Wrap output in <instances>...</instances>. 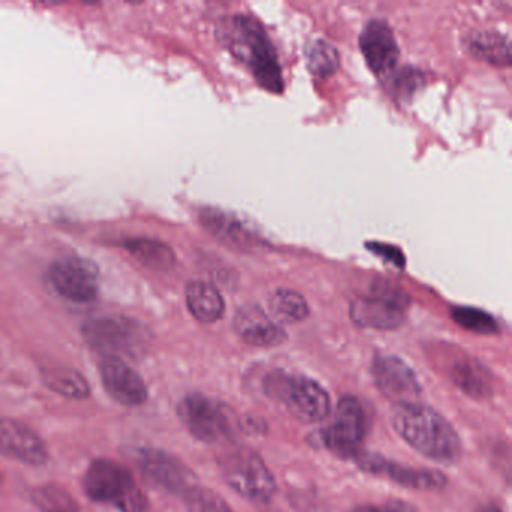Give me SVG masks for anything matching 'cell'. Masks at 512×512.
Wrapping results in <instances>:
<instances>
[{
	"mask_svg": "<svg viewBox=\"0 0 512 512\" xmlns=\"http://www.w3.org/2000/svg\"><path fill=\"white\" fill-rule=\"evenodd\" d=\"M391 425L395 433L428 460L440 464L458 463L463 454L460 436L451 422L427 404H394Z\"/></svg>",
	"mask_w": 512,
	"mask_h": 512,
	"instance_id": "6da1fadb",
	"label": "cell"
},
{
	"mask_svg": "<svg viewBox=\"0 0 512 512\" xmlns=\"http://www.w3.org/2000/svg\"><path fill=\"white\" fill-rule=\"evenodd\" d=\"M217 37L239 62L250 68L263 89L274 94L283 92V76L274 46L259 22L244 14L227 17L218 25Z\"/></svg>",
	"mask_w": 512,
	"mask_h": 512,
	"instance_id": "7a4b0ae2",
	"label": "cell"
},
{
	"mask_svg": "<svg viewBox=\"0 0 512 512\" xmlns=\"http://www.w3.org/2000/svg\"><path fill=\"white\" fill-rule=\"evenodd\" d=\"M263 392L271 400L284 404L305 424H319L331 415V397L328 391L310 377L272 370L263 377Z\"/></svg>",
	"mask_w": 512,
	"mask_h": 512,
	"instance_id": "3957f363",
	"label": "cell"
},
{
	"mask_svg": "<svg viewBox=\"0 0 512 512\" xmlns=\"http://www.w3.org/2000/svg\"><path fill=\"white\" fill-rule=\"evenodd\" d=\"M89 499L110 505L119 512H148L149 500L133 473L115 460L98 458L89 464L83 478Z\"/></svg>",
	"mask_w": 512,
	"mask_h": 512,
	"instance_id": "277c9868",
	"label": "cell"
},
{
	"mask_svg": "<svg viewBox=\"0 0 512 512\" xmlns=\"http://www.w3.org/2000/svg\"><path fill=\"white\" fill-rule=\"evenodd\" d=\"M224 482L239 496L257 506L269 505L277 481L263 458L247 446L233 445L218 460Z\"/></svg>",
	"mask_w": 512,
	"mask_h": 512,
	"instance_id": "5b68a950",
	"label": "cell"
},
{
	"mask_svg": "<svg viewBox=\"0 0 512 512\" xmlns=\"http://www.w3.org/2000/svg\"><path fill=\"white\" fill-rule=\"evenodd\" d=\"M176 412L188 433L208 445L233 443L239 430V421L226 403L200 392L185 395Z\"/></svg>",
	"mask_w": 512,
	"mask_h": 512,
	"instance_id": "8992f818",
	"label": "cell"
},
{
	"mask_svg": "<svg viewBox=\"0 0 512 512\" xmlns=\"http://www.w3.org/2000/svg\"><path fill=\"white\" fill-rule=\"evenodd\" d=\"M368 428L370 416L362 401L355 395H344L338 400L331 422L310 439L343 460H355L362 452Z\"/></svg>",
	"mask_w": 512,
	"mask_h": 512,
	"instance_id": "52a82bcc",
	"label": "cell"
},
{
	"mask_svg": "<svg viewBox=\"0 0 512 512\" xmlns=\"http://www.w3.org/2000/svg\"><path fill=\"white\" fill-rule=\"evenodd\" d=\"M86 343L104 356H137L149 344V332L142 323L125 316L95 317L82 328Z\"/></svg>",
	"mask_w": 512,
	"mask_h": 512,
	"instance_id": "ba28073f",
	"label": "cell"
},
{
	"mask_svg": "<svg viewBox=\"0 0 512 512\" xmlns=\"http://www.w3.org/2000/svg\"><path fill=\"white\" fill-rule=\"evenodd\" d=\"M407 305L409 298L406 293L380 283L368 295L353 299L350 304V317L362 328L392 331L403 325Z\"/></svg>",
	"mask_w": 512,
	"mask_h": 512,
	"instance_id": "9c48e42d",
	"label": "cell"
},
{
	"mask_svg": "<svg viewBox=\"0 0 512 512\" xmlns=\"http://www.w3.org/2000/svg\"><path fill=\"white\" fill-rule=\"evenodd\" d=\"M136 464L140 473L160 490L181 496L197 485L196 473L175 455L163 449H137Z\"/></svg>",
	"mask_w": 512,
	"mask_h": 512,
	"instance_id": "30bf717a",
	"label": "cell"
},
{
	"mask_svg": "<svg viewBox=\"0 0 512 512\" xmlns=\"http://www.w3.org/2000/svg\"><path fill=\"white\" fill-rule=\"evenodd\" d=\"M353 461L362 472L388 478L407 490L440 491L448 485V478L439 470L401 466L383 455L362 451Z\"/></svg>",
	"mask_w": 512,
	"mask_h": 512,
	"instance_id": "8fae6325",
	"label": "cell"
},
{
	"mask_svg": "<svg viewBox=\"0 0 512 512\" xmlns=\"http://www.w3.org/2000/svg\"><path fill=\"white\" fill-rule=\"evenodd\" d=\"M49 280L62 298L77 304L94 301L100 292L98 269L94 263L79 257L53 263L49 269Z\"/></svg>",
	"mask_w": 512,
	"mask_h": 512,
	"instance_id": "7c38bea8",
	"label": "cell"
},
{
	"mask_svg": "<svg viewBox=\"0 0 512 512\" xmlns=\"http://www.w3.org/2000/svg\"><path fill=\"white\" fill-rule=\"evenodd\" d=\"M371 373L380 394L394 404L412 403L422 394L418 374L400 356H377Z\"/></svg>",
	"mask_w": 512,
	"mask_h": 512,
	"instance_id": "4fadbf2b",
	"label": "cell"
},
{
	"mask_svg": "<svg viewBox=\"0 0 512 512\" xmlns=\"http://www.w3.org/2000/svg\"><path fill=\"white\" fill-rule=\"evenodd\" d=\"M101 383L107 394L122 406L137 407L148 401L149 391L143 377L118 356H103Z\"/></svg>",
	"mask_w": 512,
	"mask_h": 512,
	"instance_id": "5bb4252c",
	"label": "cell"
},
{
	"mask_svg": "<svg viewBox=\"0 0 512 512\" xmlns=\"http://www.w3.org/2000/svg\"><path fill=\"white\" fill-rule=\"evenodd\" d=\"M0 455L29 466H43L49 451L40 434L11 418H0Z\"/></svg>",
	"mask_w": 512,
	"mask_h": 512,
	"instance_id": "9a60e30c",
	"label": "cell"
},
{
	"mask_svg": "<svg viewBox=\"0 0 512 512\" xmlns=\"http://www.w3.org/2000/svg\"><path fill=\"white\" fill-rule=\"evenodd\" d=\"M233 329L248 346L274 347L286 341L283 326L256 304H245L233 317Z\"/></svg>",
	"mask_w": 512,
	"mask_h": 512,
	"instance_id": "2e32d148",
	"label": "cell"
},
{
	"mask_svg": "<svg viewBox=\"0 0 512 512\" xmlns=\"http://www.w3.org/2000/svg\"><path fill=\"white\" fill-rule=\"evenodd\" d=\"M359 47L368 67L377 76L392 73L397 65L398 46L394 32L383 20H373L365 26L359 37Z\"/></svg>",
	"mask_w": 512,
	"mask_h": 512,
	"instance_id": "e0dca14e",
	"label": "cell"
},
{
	"mask_svg": "<svg viewBox=\"0 0 512 512\" xmlns=\"http://www.w3.org/2000/svg\"><path fill=\"white\" fill-rule=\"evenodd\" d=\"M451 382L473 400H487L494 394V377L478 359L469 355L455 358L446 367Z\"/></svg>",
	"mask_w": 512,
	"mask_h": 512,
	"instance_id": "ac0fdd59",
	"label": "cell"
},
{
	"mask_svg": "<svg viewBox=\"0 0 512 512\" xmlns=\"http://www.w3.org/2000/svg\"><path fill=\"white\" fill-rule=\"evenodd\" d=\"M187 307L194 319L202 323H215L223 316V296L212 284L205 281H191L185 290Z\"/></svg>",
	"mask_w": 512,
	"mask_h": 512,
	"instance_id": "d6986e66",
	"label": "cell"
},
{
	"mask_svg": "<svg viewBox=\"0 0 512 512\" xmlns=\"http://www.w3.org/2000/svg\"><path fill=\"white\" fill-rule=\"evenodd\" d=\"M200 221L211 235L220 239L224 244L232 245V247H248L251 244V239H253L247 227L238 218L232 217L226 212L217 211V209H205L200 214Z\"/></svg>",
	"mask_w": 512,
	"mask_h": 512,
	"instance_id": "ffe728a7",
	"label": "cell"
},
{
	"mask_svg": "<svg viewBox=\"0 0 512 512\" xmlns=\"http://www.w3.org/2000/svg\"><path fill=\"white\" fill-rule=\"evenodd\" d=\"M44 385L68 400L82 401L91 395V385L80 371L68 367H49L41 373Z\"/></svg>",
	"mask_w": 512,
	"mask_h": 512,
	"instance_id": "44dd1931",
	"label": "cell"
},
{
	"mask_svg": "<svg viewBox=\"0 0 512 512\" xmlns=\"http://www.w3.org/2000/svg\"><path fill=\"white\" fill-rule=\"evenodd\" d=\"M469 49L476 58L484 59L497 67H508L511 64V43L508 37L497 32H476L470 38Z\"/></svg>",
	"mask_w": 512,
	"mask_h": 512,
	"instance_id": "7402d4cb",
	"label": "cell"
},
{
	"mask_svg": "<svg viewBox=\"0 0 512 512\" xmlns=\"http://www.w3.org/2000/svg\"><path fill=\"white\" fill-rule=\"evenodd\" d=\"M124 248L130 251L131 256L148 268L157 271H166L175 265V254L169 245L155 239L134 238L124 242Z\"/></svg>",
	"mask_w": 512,
	"mask_h": 512,
	"instance_id": "603a6c76",
	"label": "cell"
},
{
	"mask_svg": "<svg viewBox=\"0 0 512 512\" xmlns=\"http://www.w3.org/2000/svg\"><path fill=\"white\" fill-rule=\"evenodd\" d=\"M269 310L275 322L280 325L302 322L310 314V308L304 296L290 289L275 290L269 298Z\"/></svg>",
	"mask_w": 512,
	"mask_h": 512,
	"instance_id": "cb8c5ba5",
	"label": "cell"
},
{
	"mask_svg": "<svg viewBox=\"0 0 512 512\" xmlns=\"http://www.w3.org/2000/svg\"><path fill=\"white\" fill-rule=\"evenodd\" d=\"M29 499L41 512H79V503L58 484L34 488L29 493Z\"/></svg>",
	"mask_w": 512,
	"mask_h": 512,
	"instance_id": "d4e9b609",
	"label": "cell"
},
{
	"mask_svg": "<svg viewBox=\"0 0 512 512\" xmlns=\"http://www.w3.org/2000/svg\"><path fill=\"white\" fill-rule=\"evenodd\" d=\"M307 67L314 76H332L340 65V56L337 49L328 41L313 40L305 49Z\"/></svg>",
	"mask_w": 512,
	"mask_h": 512,
	"instance_id": "484cf974",
	"label": "cell"
},
{
	"mask_svg": "<svg viewBox=\"0 0 512 512\" xmlns=\"http://www.w3.org/2000/svg\"><path fill=\"white\" fill-rule=\"evenodd\" d=\"M451 317L460 328L469 332L481 335H493L499 331L496 319L487 311L475 307H454L451 310Z\"/></svg>",
	"mask_w": 512,
	"mask_h": 512,
	"instance_id": "4316f807",
	"label": "cell"
},
{
	"mask_svg": "<svg viewBox=\"0 0 512 512\" xmlns=\"http://www.w3.org/2000/svg\"><path fill=\"white\" fill-rule=\"evenodd\" d=\"M182 500L188 512H233L217 491L199 484L182 494Z\"/></svg>",
	"mask_w": 512,
	"mask_h": 512,
	"instance_id": "83f0119b",
	"label": "cell"
},
{
	"mask_svg": "<svg viewBox=\"0 0 512 512\" xmlns=\"http://www.w3.org/2000/svg\"><path fill=\"white\" fill-rule=\"evenodd\" d=\"M422 83H424L422 74L419 71L412 70V68H403V70L395 71V74H392L388 80L391 94L395 98H403V100L412 97Z\"/></svg>",
	"mask_w": 512,
	"mask_h": 512,
	"instance_id": "f1b7e54d",
	"label": "cell"
},
{
	"mask_svg": "<svg viewBox=\"0 0 512 512\" xmlns=\"http://www.w3.org/2000/svg\"><path fill=\"white\" fill-rule=\"evenodd\" d=\"M346 512H418L415 506L404 500H389L379 505H359Z\"/></svg>",
	"mask_w": 512,
	"mask_h": 512,
	"instance_id": "f546056e",
	"label": "cell"
},
{
	"mask_svg": "<svg viewBox=\"0 0 512 512\" xmlns=\"http://www.w3.org/2000/svg\"><path fill=\"white\" fill-rule=\"evenodd\" d=\"M367 248H370V250H373L374 253L379 254V256L385 257V259H388L389 262L394 263V265L403 266V254H401V251L397 250V248L392 247V245L368 244Z\"/></svg>",
	"mask_w": 512,
	"mask_h": 512,
	"instance_id": "4dcf8cb0",
	"label": "cell"
},
{
	"mask_svg": "<svg viewBox=\"0 0 512 512\" xmlns=\"http://www.w3.org/2000/svg\"><path fill=\"white\" fill-rule=\"evenodd\" d=\"M475 512H503L499 506L496 505H484L481 508L476 509Z\"/></svg>",
	"mask_w": 512,
	"mask_h": 512,
	"instance_id": "1f68e13d",
	"label": "cell"
}]
</instances>
